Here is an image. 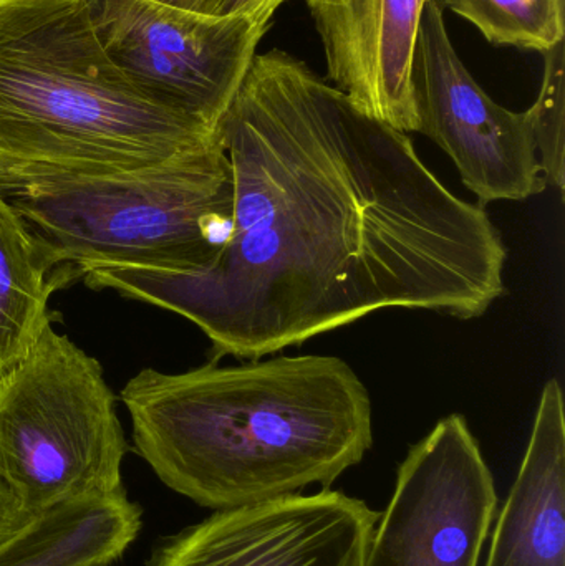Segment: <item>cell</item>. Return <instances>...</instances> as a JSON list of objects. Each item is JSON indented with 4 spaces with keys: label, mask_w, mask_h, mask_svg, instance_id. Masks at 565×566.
<instances>
[{
    "label": "cell",
    "mask_w": 565,
    "mask_h": 566,
    "mask_svg": "<svg viewBox=\"0 0 565 566\" xmlns=\"http://www.w3.org/2000/svg\"><path fill=\"white\" fill-rule=\"evenodd\" d=\"M544 75L540 96L531 109L537 159L546 185L564 195L565 75L564 42L543 53Z\"/></svg>",
    "instance_id": "obj_15"
},
{
    "label": "cell",
    "mask_w": 565,
    "mask_h": 566,
    "mask_svg": "<svg viewBox=\"0 0 565 566\" xmlns=\"http://www.w3.org/2000/svg\"><path fill=\"white\" fill-rule=\"evenodd\" d=\"M287 0H208L202 7V13L228 17L245 15L271 22L279 7Z\"/></svg>",
    "instance_id": "obj_16"
},
{
    "label": "cell",
    "mask_w": 565,
    "mask_h": 566,
    "mask_svg": "<svg viewBox=\"0 0 565 566\" xmlns=\"http://www.w3.org/2000/svg\"><path fill=\"white\" fill-rule=\"evenodd\" d=\"M443 7L428 0L414 62L417 132L457 165L481 205L524 201L546 189L533 116L494 102L471 75L448 35Z\"/></svg>",
    "instance_id": "obj_8"
},
{
    "label": "cell",
    "mask_w": 565,
    "mask_h": 566,
    "mask_svg": "<svg viewBox=\"0 0 565 566\" xmlns=\"http://www.w3.org/2000/svg\"><path fill=\"white\" fill-rule=\"evenodd\" d=\"M122 401L159 481L216 512L328 489L374 444L370 396L337 356L146 368Z\"/></svg>",
    "instance_id": "obj_2"
},
{
    "label": "cell",
    "mask_w": 565,
    "mask_h": 566,
    "mask_svg": "<svg viewBox=\"0 0 565 566\" xmlns=\"http://www.w3.org/2000/svg\"><path fill=\"white\" fill-rule=\"evenodd\" d=\"M30 515L23 514L13 495L0 479V541L19 528Z\"/></svg>",
    "instance_id": "obj_17"
},
{
    "label": "cell",
    "mask_w": 565,
    "mask_h": 566,
    "mask_svg": "<svg viewBox=\"0 0 565 566\" xmlns=\"http://www.w3.org/2000/svg\"><path fill=\"white\" fill-rule=\"evenodd\" d=\"M380 514L322 489L218 511L166 538L148 566H365Z\"/></svg>",
    "instance_id": "obj_9"
},
{
    "label": "cell",
    "mask_w": 565,
    "mask_h": 566,
    "mask_svg": "<svg viewBox=\"0 0 565 566\" xmlns=\"http://www.w3.org/2000/svg\"><path fill=\"white\" fill-rule=\"evenodd\" d=\"M53 271L196 275L221 254L234 176L221 142L135 171L0 185Z\"/></svg>",
    "instance_id": "obj_4"
},
{
    "label": "cell",
    "mask_w": 565,
    "mask_h": 566,
    "mask_svg": "<svg viewBox=\"0 0 565 566\" xmlns=\"http://www.w3.org/2000/svg\"><path fill=\"white\" fill-rule=\"evenodd\" d=\"M39 244L15 209L0 196V376L29 352L50 325V295L72 271L53 274Z\"/></svg>",
    "instance_id": "obj_13"
},
{
    "label": "cell",
    "mask_w": 565,
    "mask_h": 566,
    "mask_svg": "<svg viewBox=\"0 0 565 566\" xmlns=\"http://www.w3.org/2000/svg\"><path fill=\"white\" fill-rule=\"evenodd\" d=\"M218 136L234 176L218 261L196 275L95 269L86 285L185 316L216 359H261L387 308L473 319L504 295L508 251L483 206L295 56H254Z\"/></svg>",
    "instance_id": "obj_1"
},
{
    "label": "cell",
    "mask_w": 565,
    "mask_h": 566,
    "mask_svg": "<svg viewBox=\"0 0 565 566\" xmlns=\"http://www.w3.org/2000/svg\"><path fill=\"white\" fill-rule=\"evenodd\" d=\"M498 46L547 52L564 42V0H438Z\"/></svg>",
    "instance_id": "obj_14"
},
{
    "label": "cell",
    "mask_w": 565,
    "mask_h": 566,
    "mask_svg": "<svg viewBox=\"0 0 565 566\" xmlns=\"http://www.w3.org/2000/svg\"><path fill=\"white\" fill-rule=\"evenodd\" d=\"M139 528L142 509L126 494L70 502L32 515L0 541V566H109Z\"/></svg>",
    "instance_id": "obj_12"
},
{
    "label": "cell",
    "mask_w": 565,
    "mask_h": 566,
    "mask_svg": "<svg viewBox=\"0 0 565 566\" xmlns=\"http://www.w3.org/2000/svg\"><path fill=\"white\" fill-rule=\"evenodd\" d=\"M153 2L178 7V9L192 10V12H201L202 7H205L208 0H153Z\"/></svg>",
    "instance_id": "obj_18"
},
{
    "label": "cell",
    "mask_w": 565,
    "mask_h": 566,
    "mask_svg": "<svg viewBox=\"0 0 565 566\" xmlns=\"http://www.w3.org/2000/svg\"><path fill=\"white\" fill-rule=\"evenodd\" d=\"M83 2L106 56L143 95L215 132L271 23L153 0Z\"/></svg>",
    "instance_id": "obj_6"
},
{
    "label": "cell",
    "mask_w": 565,
    "mask_h": 566,
    "mask_svg": "<svg viewBox=\"0 0 565 566\" xmlns=\"http://www.w3.org/2000/svg\"><path fill=\"white\" fill-rule=\"evenodd\" d=\"M126 454L102 365L50 323L0 376V479L32 517L126 494Z\"/></svg>",
    "instance_id": "obj_5"
},
{
    "label": "cell",
    "mask_w": 565,
    "mask_h": 566,
    "mask_svg": "<svg viewBox=\"0 0 565 566\" xmlns=\"http://www.w3.org/2000/svg\"><path fill=\"white\" fill-rule=\"evenodd\" d=\"M215 142L113 65L83 0H0V185L135 171Z\"/></svg>",
    "instance_id": "obj_3"
},
{
    "label": "cell",
    "mask_w": 565,
    "mask_h": 566,
    "mask_svg": "<svg viewBox=\"0 0 565 566\" xmlns=\"http://www.w3.org/2000/svg\"><path fill=\"white\" fill-rule=\"evenodd\" d=\"M498 511L467 419L451 415L408 451L365 566H478Z\"/></svg>",
    "instance_id": "obj_7"
},
{
    "label": "cell",
    "mask_w": 565,
    "mask_h": 566,
    "mask_svg": "<svg viewBox=\"0 0 565 566\" xmlns=\"http://www.w3.org/2000/svg\"><path fill=\"white\" fill-rule=\"evenodd\" d=\"M484 566H565V416L557 379L544 386Z\"/></svg>",
    "instance_id": "obj_11"
},
{
    "label": "cell",
    "mask_w": 565,
    "mask_h": 566,
    "mask_svg": "<svg viewBox=\"0 0 565 566\" xmlns=\"http://www.w3.org/2000/svg\"><path fill=\"white\" fill-rule=\"evenodd\" d=\"M328 78L365 115L417 132L414 62L428 0H304Z\"/></svg>",
    "instance_id": "obj_10"
}]
</instances>
